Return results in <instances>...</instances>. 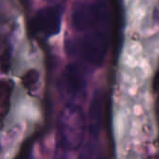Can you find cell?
Masks as SVG:
<instances>
[{
  "instance_id": "277c9868",
  "label": "cell",
  "mask_w": 159,
  "mask_h": 159,
  "mask_svg": "<svg viewBox=\"0 0 159 159\" xmlns=\"http://www.w3.org/2000/svg\"><path fill=\"white\" fill-rule=\"evenodd\" d=\"M61 27V9L60 6L50 5L40 8L31 20L33 33L51 37L58 34Z\"/></svg>"
},
{
  "instance_id": "3957f363",
  "label": "cell",
  "mask_w": 159,
  "mask_h": 159,
  "mask_svg": "<svg viewBox=\"0 0 159 159\" xmlns=\"http://www.w3.org/2000/svg\"><path fill=\"white\" fill-rule=\"evenodd\" d=\"M72 23L79 32L88 31L102 24H110V12L103 3L79 2L74 6Z\"/></svg>"
},
{
  "instance_id": "7a4b0ae2",
  "label": "cell",
  "mask_w": 159,
  "mask_h": 159,
  "mask_svg": "<svg viewBox=\"0 0 159 159\" xmlns=\"http://www.w3.org/2000/svg\"><path fill=\"white\" fill-rule=\"evenodd\" d=\"M110 24H102L86 31L80 48L84 58L94 65H101L107 54L110 44Z\"/></svg>"
},
{
  "instance_id": "6da1fadb",
  "label": "cell",
  "mask_w": 159,
  "mask_h": 159,
  "mask_svg": "<svg viewBox=\"0 0 159 159\" xmlns=\"http://www.w3.org/2000/svg\"><path fill=\"white\" fill-rule=\"evenodd\" d=\"M86 130V118L82 109L75 104L64 106L58 119V139L61 147L75 150L81 146Z\"/></svg>"
},
{
  "instance_id": "ba28073f",
  "label": "cell",
  "mask_w": 159,
  "mask_h": 159,
  "mask_svg": "<svg viewBox=\"0 0 159 159\" xmlns=\"http://www.w3.org/2000/svg\"><path fill=\"white\" fill-rule=\"evenodd\" d=\"M11 88H12V83H10L9 81L7 82H4L3 85H2V89H1V99H2V102H1V106H2V114L4 116L5 114V108H7V102L9 100V95H10V92H11Z\"/></svg>"
},
{
  "instance_id": "8992f818",
  "label": "cell",
  "mask_w": 159,
  "mask_h": 159,
  "mask_svg": "<svg viewBox=\"0 0 159 159\" xmlns=\"http://www.w3.org/2000/svg\"><path fill=\"white\" fill-rule=\"evenodd\" d=\"M61 85L69 94H78L85 88V78L81 67L76 63H70L65 67L61 77Z\"/></svg>"
},
{
  "instance_id": "30bf717a",
  "label": "cell",
  "mask_w": 159,
  "mask_h": 159,
  "mask_svg": "<svg viewBox=\"0 0 159 159\" xmlns=\"http://www.w3.org/2000/svg\"><path fill=\"white\" fill-rule=\"evenodd\" d=\"M46 1L47 3H48L49 5H57V6H60L61 4H62L65 0H44Z\"/></svg>"
},
{
  "instance_id": "9c48e42d",
  "label": "cell",
  "mask_w": 159,
  "mask_h": 159,
  "mask_svg": "<svg viewBox=\"0 0 159 159\" xmlns=\"http://www.w3.org/2000/svg\"><path fill=\"white\" fill-rule=\"evenodd\" d=\"M154 88L156 90H159V70L157 72V75L154 79Z\"/></svg>"
},
{
  "instance_id": "52a82bcc",
  "label": "cell",
  "mask_w": 159,
  "mask_h": 159,
  "mask_svg": "<svg viewBox=\"0 0 159 159\" xmlns=\"http://www.w3.org/2000/svg\"><path fill=\"white\" fill-rule=\"evenodd\" d=\"M22 85L25 89L28 90V92L33 93L37 90L39 87V82H40V76L39 73L35 69H31L28 70L21 77Z\"/></svg>"
},
{
  "instance_id": "5b68a950",
  "label": "cell",
  "mask_w": 159,
  "mask_h": 159,
  "mask_svg": "<svg viewBox=\"0 0 159 159\" xmlns=\"http://www.w3.org/2000/svg\"><path fill=\"white\" fill-rule=\"evenodd\" d=\"M104 104H105L104 92L102 89L96 90L90 102V107L89 113V132L91 138L94 140L99 138L102 129L103 117H104Z\"/></svg>"
}]
</instances>
